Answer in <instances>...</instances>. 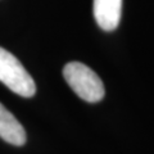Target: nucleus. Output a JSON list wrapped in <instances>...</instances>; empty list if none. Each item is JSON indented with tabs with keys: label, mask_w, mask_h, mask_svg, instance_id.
<instances>
[{
	"label": "nucleus",
	"mask_w": 154,
	"mask_h": 154,
	"mask_svg": "<svg viewBox=\"0 0 154 154\" xmlns=\"http://www.w3.org/2000/svg\"><path fill=\"white\" fill-rule=\"evenodd\" d=\"M63 76L69 88L88 103H98L104 98L105 89L102 79L84 63L69 62L63 68Z\"/></svg>",
	"instance_id": "nucleus-1"
},
{
	"label": "nucleus",
	"mask_w": 154,
	"mask_h": 154,
	"mask_svg": "<svg viewBox=\"0 0 154 154\" xmlns=\"http://www.w3.org/2000/svg\"><path fill=\"white\" fill-rule=\"evenodd\" d=\"M0 81L17 95L31 98L36 93L35 81L12 53L0 48Z\"/></svg>",
	"instance_id": "nucleus-2"
},
{
	"label": "nucleus",
	"mask_w": 154,
	"mask_h": 154,
	"mask_svg": "<svg viewBox=\"0 0 154 154\" xmlns=\"http://www.w3.org/2000/svg\"><path fill=\"white\" fill-rule=\"evenodd\" d=\"M122 0H94V17L104 31H114L121 21Z\"/></svg>",
	"instance_id": "nucleus-3"
},
{
	"label": "nucleus",
	"mask_w": 154,
	"mask_h": 154,
	"mask_svg": "<svg viewBox=\"0 0 154 154\" xmlns=\"http://www.w3.org/2000/svg\"><path fill=\"white\" fill-rule=\"evenodd\" d=\"M0 137L16 146L26 143V131L18 119L0 103Z\"/></svg>",
	"instance_id": "nucleus-4"
}]
</instances>
